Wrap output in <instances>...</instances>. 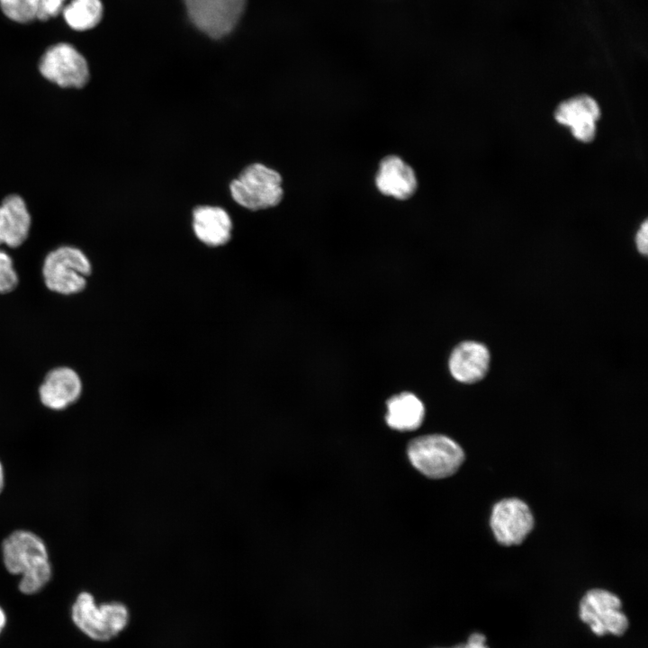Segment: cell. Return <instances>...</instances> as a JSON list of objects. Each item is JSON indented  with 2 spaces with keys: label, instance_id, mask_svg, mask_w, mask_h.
<instances>
[{
  "label": "cell",
  "instance_id": "obj_25",
  "mask_svg": "<svg viewBox=\"0 0 648 648\" xmlns=\"http://www.w3.org/2000/svg\"><path fill=\"white\" fill-rule=\"evenodd\" d=\"M6 625V615L4 610L0 607V634Z\"/></svg>",
  "mask_w": 648,
  "mask_h": 648
},
{
  "label": "cell",
  "instance_id": "obj_10",
  "mask_svg": "<svg viewBox=\"0 0 648 648\" xmlns=\"http://www.w3.org/2000/svg\"><path fill=\"white\" fill-rule=\"evenodd\" d=\"M600 108L595 99L580 94L561 103L554 112L555 120L570 127L572 135L582 142L591 141L596 134V122Z\"/></svg>",
  "mask_w": 648,
  "mask_h": 648
},
{
  "label": "cell",
  "instance_id": "obj_18",
  "mask_svg": "<svg viewBox=\"0 0 648 648\" xmlns=\"http://www.w3.org/2000/svg\"><path fill=\"white\" fill-rule=\"evenodd\" d=\"M51 577L50 560L43 561L20 575L18 590L25 595L36 594L50 582Z\"/></svg>",
  "mask_w": 648,
  "mask_h": 648
},
{
  "label": "cell",
  "instance_id": "obj_5",
  "mask_svg": "<svg viewBox=\"0 0 648 648\" xmlns=\"http://www.w3.org/2000/svg\"><path fill=\"white\" fill-rule=\"evenodd\" d=\"M621 608L622 602L616 595L606 590L593 589L581 598L579 616L595 634L620 636L629 626Z\"/></svg>",
  "mask_w": 648,
  "mask_h": 648
},
{
  "label": "cell",
  "instance_id": "obj_21",
  "mask_svg": "<svg viewBox=\"0 0 648 648\" xmlns=\"http://www.w3.org/2000/svg\"><path fill=\"white\" fill-rule=\"evenodd\" d=\"M66 0H39L37 19L45 21L62 12Z\"/></svg>",
  "mask_w": 648,
  "mask_h": 648
},
{
  "label": "cell",
  "instance_id": "obj_1",
  "mask_svg": "<svg viewBox=\"0 0 648 648\" xmlns=\"http://www.w3.org/2000/svg\"><path fill=\"white\" fill-rule=\"evenodd\" d=\"M75 626L86 636L100 642L110 641L128 626L130 614L122 602L97 604L88 591L80 592L71 608Z\"/></svg>",
  "mask_w": 648,
  "mask_h": 648
},
{
  "label": "cell",
  "instance_id": "obj_6",
  "mask_svg": "<svg viewBox=\"0 0 648 648\" xmlns=\"http://www.w3.org/2000/svg\"><path fill=\"white\" fill-rule=\"evenodd\" d=\"M188 17L201 32L213 39L230 33L239 21L246 0H184Z\"/></svg>",
  "mask_w": 648,
  "mask_h": 648
},
{
  "label": "cell",
  "instance_id": "obj_23",
  "mask_svg": "<svg viewBox=\"0 0 648 648\" xmlns=\"http://www.w3.org/2000/svg\"><path fill=\"white\" fill-rule=\"evenodd\" d=\"M485 641L486 638L484 634L481 633H473L469 636L466 643L458 644L452 648H489L485 644Z\"/></svg>",
  "mask_w": 648,
  "mask_h": 648
},
{
  "label": "cell",
  "instance_id": "obj_11",
  "mask_svg": "<svg viewBox=\"0 0 648 648\" xmlns=\"http://www.w3.org/2000/svg\"><path fill=\"white\" fill-rule=\"evenodd\" d=\"M490 355L485 345L477 341H464L451 352L448 368L451 375L463 383H474L487 374Z\"/></svg>",
  "mask_w": 648,
  "mask_h": 648
},
{
  "label": "cell",
  "instance_id": "obj_13",
  "mask_svg": "<svg viewBox=\"0 0 648 648\" xmlns=\"http://www.w3.org/2000/svg\"><path fill=\"white\" fill-rule=\"evenodd\" d=\"M375 184L382 194L399 200L410 198L418 186L413 169L396 156H388L381 161Z\"/></svg>",
  "mask_w": 648,
  "mask_h": 648
},
{
  "label": "cell",
  "instance_id": "obj_8",
  "mask_svg": "<svg viewBox=\"0 0 648 648\" xmlns=\"http://www.w3.org/2000/svg\"><path fill=\"white\" fill-rule=\"evenodd\" d=\"M490 528L502 545L520 544L534 527V517L528 505L518 498H507L494 504Z\"/></svg>",
  "mask_w": 648,
  "mask_h": 648
},
{
  "label": "cell",
  "instance_id": "obj_20",
  "mask_svg": "<svg viewBox=\"0 0 648 648\" xmlns=\"http://www.w3.org/2000/svg\"><path fill=\"white\" fill-rule=\"evenodd\" d=\"M18 281L11 256L0 250V292H12L17 286Z\"/></svg>",
  "mask_w": 648,
  "mask_h": 648
},
{
  "label": "cell",
  "instance_id": "obj_14",
  "mask_svg": "<svg viewBox=\"0 0 648 648\" xmlns=\"http://www.w3.org/2000/svg\"><path fill=\"white\" fill-rule=\"evenodd\" d=\"M193 229L202 243L216 248L230 240L232 222L229 213L220 207L198 206L193 212Z\"/></svg>",
  "mask_w": 648,
  "mask_h": 648
},
{
  "label": "cell",
  "instance_id": "obj_4",
  "mask_svg": "<svg viewBox=\"0 0 648 648\" xmlns=\"http://www.w3.org/2000/svg\"><path fill=\"white\" fill-rule=\"evenodd\" d=\"M92 266L78 248L62 246L45 257L42 274L46 286L52 292L69 295L82 292Z\"/></svg>",
  "mask_w": 648,
  "mask_h": 648
},
{
  "label": "cell",
  "instance_id": "obj_16",
  "mask_svg": "<svg viewBox=\"0 0 648 648\" xmlns=\"http://www.w3.org/2000/svg\"><path fill=\"white\" fill-rule=\"evenodd\" d=\"M385 420L389 427L399 431L418 428L425 417L423 402L413 393L404 392L390 398L386 403Z\"/></svg>",
  "mask_w": 648,
  "mask_h": 648
},
{
  "label": "cell",
  "instance_id": "obj_9",
  "mask_svg": "<svg viewBox=\"0 0 648 648\" xmlns=\"http://www.w3.org/2000/svg\"><path fill=\"white\" fill-rule=\"evenodd\" d=\"M2 562L5 570L20 576L36 564L50 560L45 541L29 529H16L4 538L1 544Z\"/></svg>",
  "mask_w": 648,
  "mask_h": 648
},
{
  "label": "cell",
  "instance_id": "obj_15",
  "mask_svg": "<svg viewBox=\"0 0 648 648\" xmlns=\"http://www.w3.org/2000/svg\"><path fill=\"white\" fill-rule=\"evenodd\" d=\"M31 215L23 199L17 194L5 197L0 205V245L21 246L28 238Z\"/></svg>",
  "mask_w": 648,
  "mask_h": 648
},
{
  "label": "cell",
  "instance_id": "obj_22",
  "mask_svg": "<svg viewBox=\"0 0 648 648\" xmlns=\"http://www.w3.org/2000/svg\"><path fill=\"white\" fill-rule=\"evenodd\" d=\"M635 245L640 254L648 253V223L644 220L635 234Z\"/></svg>",
  "mask_w": 648,
  "mask_h": 648
},
{
  "label": "cell",
  "instance_id": "obj_24",
  "mask_svg": "<svg viewBox=\"0 0 648 648\" xmlns=\"http://www.w3.org/2000/svg\"><path fill=\"white\" fill-rule=\"evenodd\" d=\"M5 485V472L3 463L0 460V495L3 492Z\"/></svg>",
  "mask_w": 648,
  "mask_h": 648
},
{
  "label": "cell",
  "instance_id": "obj_3",
  "mask_svg": "<svg viewBox=\"0 0 648 648\" xmlns=\"http://www.w3.org/2000/svg\"><path fill=\"white\" fill-rule=\"evenodd\" d=\"M230 189L237 203L252 211L277 205L284 194L279 173L259 163L247 166Z\"/></svg>",
  "mask_w": 648,
  "mask_h": 648
},
{
  "label": "cell",
  "instance_id": "obj_7",
  "mask_svg": "<svg viewBox=\"0 0 648 648\" xmlns=\"http://www.w3.org/2000/svg\"><path fill=\"white\" fill-rule=\"evenodd\" d=\"M39 70L49 81L61 87H83L89 79L85 57L66 42L50 46L42 55Z\"/></svg>",
  "mask_w": 648,
  "mask_h": 648
},
{
  "label": "cell",
  "instance_id": "obj_12",
  "mask_svg": "<svg viewBox=\"0 0 648 648\" xmlns=\"http://www.w3.org/2000/svg\"><path fill=\"white\" fill-rule=\"evenodd\" d=\"M81 392V380L69 367L52 369L39 388L40 402L52 410L67 409L79 399Z\"/></svg>",
  "mask_w": 648,
  "mask_h": 648
},
{
  "label": "cell",
  "instance_id": "obj_17",
  "mask_svg": "<svg viewBox=\"0 0 648 648\" xmlns=\"http://www.w3.org/2000/svg\"><path fill=\"white\" fill-rule=\"evenodd\" d=\"M67 24L76 31H86L95 27L103 16L101 0H70L62 9Z\"/></svg>",
  "mask_w": 648,
  "mask_h": 648
},
{
  "label": "cell",
  "instance_id": "obj_19",
  "mask_svg": "<svg viewBox=\"0 0 648 648\" xmlns=\"http://www.w3.org/2000/svg\"><path fill=\"white\" fill-rule=\"evenodd\" d=\"M0 8L10 20L28 23L37 18L39 0H0Z\"/></svg>",
  "mask_w": 648,
  "mask_h": 648
},
{
  "label": "cell",
  "instance_id": "obj_2",
  "mask_svg": "<svg viewBox=\"0 0 648 648\" xmlns=\"http://www.w3.org/2000/svg\"><path fill=\"white\" fill-rule=\"evenodd\" d=\"M412 465L431 479H444L454 474L464 461V452L452 438L439 434L414 438L408 446Z\"/></svg>",
  "mask_w": 648,
  "mask_h": 648
}]
</instances>
